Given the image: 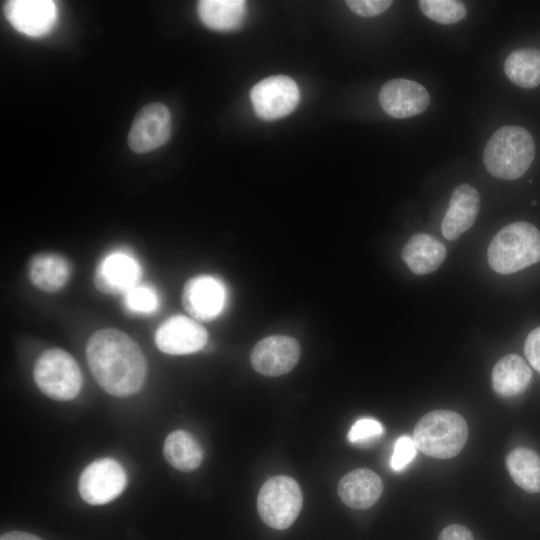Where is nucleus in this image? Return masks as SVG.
Segmentation results:
<instances>
[{
    "label": "nucleus",
    "mask_w": 540,
    "mask_h": 540,
    "mask_svg": "<svg viewBox=\"0 0 540 540\" xmlns=\"http://www.w3.org/2000/svg\"><path fill=\"white\" fill-rule=\"evenodd\" d=\"M90 371L108 394L128 397L143 386L147 373L144 354L126 333L106 328L96 331L86 345Z\"/></svg>",
    "instance_id": "obj_1"
},
{
    "label": "nucleus",
    "mask_w": 540,
    "mask_h": 540,
    "mask_svg": "<svg viewBox=\"0 0 540 540\" xmlns=\"http://www.w3.org/2000/svg\"><path fill=\"white\" fill-rule=\"evenodd\" d=\"M171 131L169 109L160 102H152L136 114L128 134V145L136 153L150 152L164 145Z\"/></svg>",
    "instance_id": "obj_10"
},
{
    "label": "nucleus",
    "mask_w": 540,
    "mask_h": 540,
    "mask_svg": "<svg viewBox=\"0 0 540 540\" xmlns=\"http://www.w3.org/2000/svg\"><path fill=\"white\" fill-rule=\"evenodd\" d=\"M124 468L112 458H101L90 463L81 473L78 490L84 501L102 505L117 498L125 489Z\"/></svg>",
    "instance_id": "obj_8"
},
{
    "label": "nucleus",
    "mask_w": 540,
    "mask_h": 540,
    "mask_svg": "<svg viewBox=\"0 0 540 540\" xmlns=\"http://www.w3.org/2000/svg\"><path fill=\"white\" fill-rule=\"evenodd\" d=\"M346 4L355 14L374 17L386 11L392 4L390 0H349Z\"/></svg>",
    "instance_id": "obj_29"
},
{
    "label": "nucleus",
    "mask_w": 540,
    "mask_h": 540,
    "mask_svg": "<svg viewBox=\"0 0 540 540\" xmlns=\"http://www.w3.org/2000/svg\"><path fill=\"white\" fill-rule=\"evenodd\" d=\"M535 156V142L524 128L506 125L488 140L483 161L488 172L496 178L515 180L529 169Z\"/></svg>",
    "instance_id": "obj_2"
},
{
    "label": "nucleus",
    "mask_w": 540,
    "mask_h": 540,
    "mask_svg": "<svg viewBox=\"0 0 540 540\" xmlns=\"http://www.w3.org/2000/svg\"><path fill=\"white\" fill-rule=\"evenodd\" d=\"M206 328L185 315H173L155 332V343L160 351L170 355H186L201 350L207 343Z\"/></svg>",
    "instance_id": "obj_11"
},
{
    "label": "nucleus",
    "mask_w": 540,
    "mask_h": 540,
    "mask_svg": "<svg viewBox=\"0 0 540 540\" xmlns=\"http://www.w3.org/2000/svg\"><path fill=\"white\" fill-rule=\"evenodd\" d=\"M33 376L41 392L58 401L75 398L83 383L81 370L75 359L59 348L48 349L39 356Z\"/></svg>",
    "instance_id": "obj_5"
},
{
    "label": "nucleus",
    "mask_w": 540,
    "mask_h": 540,
    "mask_svg": "<svg viewBox=\"0 0 540 540\" xmlns=\"http://www.w3.org/2000/svg\"><path fill=\"white\" fill-rule=\"evenodd\" d=\"M29 279L40 290L53 293L68 282L71 268L69 262L56 253H41L29 262Z\"/></svg>",
    "instance_id": "obj_20"
},
{
    "label": "nucleus",
    "mask_w": 540,
    "mask_h": 540,
    "mask_svg": "<svg viewBox=\"0 0 540 540\" xmlns=\"http://www.w3.org/2000/svg\"><path fill=\"white\" fill-rule=\"evenodd\" d=\"M300 358L298 341L286 335H273L260 340L252 349L250 362L258 373L276 377L290 372Z\"/></svg>",
    "instance_id": "obj_12"
},
{
    "label": "nucleus",
    "mask_w": 540,
    "mask_h": 540,
    "mask_svg": "<svg viewBox=\"0 0 540 540\" xmlns=\"http://www.w3.org/2000/svg\"><path fill=\"white\" fill-rule=\"evenodd\" d=\"M507 470L514 482L529 493L540 492V457L529 448L519 447L506 457Z\"/></svg>",
    "instance_id": "obj_23"
},
{
    "label": "nucleus",
    "mask_w": 540,
    "mask_h": 540,
    "mask_svg": "<svg viewBox=\"0 0 540 540\" xmlns=\"http://www.w3.org/2000/svg\"><path fill=\"white\" fill-rule=\"evenodd\" d=\"M506 76L519 87L534 88L540 84V50L518 49L504 62Z\"/></svg>",
    "instance_id": "obj_24"
},
{
    "label": "nucleus",
    "mask_w": 540,
    "mask_h": 540,
    "mask_svg": "<svg viewBox=\"0 0 540 540\" xmlns=\"http://www.w3.org/2000/svg\"><path fill=\"white\" fill-rule=\"evenodd\" d=\"M438 540H474V538L466 527L452 524L442 530Z\"/></svg>",
    "instance_id": "obj_31"
},
{
    "label": "nucleus",
    "mask_w": 540,
    "mask_h": 540,
    "mask_svg": "<svg viewBox=\"0 0 540 540\" xmlns=\"http://www.w3.org/2000/svg\"><path fill=\"white\" fill-rule=\"evenodd\" d=\"M524 352L531 366L540 373V326L528 334Z\"/></svg>",
    "instance_id": "obj_30"
},
{
    "label": "nucleus",
    "mask_w": 540,
    "mask_h": 540,
    "mask_svg": "<svg viewBox=\"0 0 540 540\" xmlns=\"http://www.w3.org/2000/svg\"><path fill=\"white\" fill-rule=\"evenodd\" d=\"M480 210L478 191L469 184H460L452 192L441 223L447 240H455L474 224Z\"/></svg>",
    "instance_id": "obj_16"
},
{
    "label": "nucleus",
    "mask_w": 540,
    "mask_h": 540,
    "mask_svg": "<svg viewBox=\"0 0 540 540\" xmlns=\"http://www.w3.org/2000/svg\"><path fill=\"white\" fill-rule=\"evenodd\" d=\"M141 268L138 262L124 252H113L97 265L93 282L105 294H126L138 285Z\"/></svg>",
    "instance_id": "obj_15"
},
{
    "label": "nucleus",
    "mask_w": 540,
    "mask_h": 540,
    "mask_svg": "<svg viewBox=\"0 0 540 540\" xmlns=\"http://www.w3.org/2000/svg\"><path fill=\"white\" fill-rule=\"evenodd\" d=\"M379 102L389 116L403 119L423 113L429 105L430 96L420 83L395 78L381 87Z\"/></svg>",
    "instance_id": "obj_13"
},
{
    "label": "nucleus",
    "mask_w": 540,
    "mask_h": 540,
    "mask_svg": "<svg viewBox=\"0 0 540 540\" xmlns=\"http://www.w3.org/2000/svg\"><path fill=\"white\" fill-rule=\"evenodd\" d=\"M384 433L382 424L373 418L357 420L348 432V440L353 444H367Z\"/></svg>",
    "instance_id": "obj_27"
},
{
    "label": "nucleus",
    "mask_w": 540,
    "mask_h": 540,
    "mask_svg": "<svg viewBox=\"0 0 540 540\" xmlns=\"http://www.w3.org/2000/svg\"><path fill=\"white\" fill-rule=\"evenodd\" d=\"M181 301L186 312L198 322L217 318L227 302L224 283L211 275L194 276L184 284Z\"/></svg>",
    "instance_id": "obj_9"
},
{
    "label": "nucleus",
    "mask_w": 540,
    "mask_h": 540,
    "mask_svg": "<svg viewBox=\"0 0 540 540\" xmlns=\"http://www.w3.org/2000/svg\"><path fill=\"white\" fill-rule=\"evenodd\" d=\"M163 453L173 468L184 472L197 469L203 460L201 445L184 430H176L168 434L164 441Z\"/></svg>",
    "instance_id": "obj_22"
},
{
    "label": "nucleus",
    "mask_w": 540,
    "mask_h": 540,
    "mask_svg": "<svg viewBox=\"0 0 540 540\" xmlns=\"http://www.w3.org/2000/svg\"><path fill=\"white\" fill-rule=\"evenodd\" d=\"M10 24L30 37L47 34L57 19V7L51 0H11L4 6Z\"/></svg>",
    "instance_id": "obj_14"
},
{
    "label": "nucleus",
    "mask_w": 540,
    "mask_h": 540,
    "mask_svg": "<svg viewBox=\"0 0 540 540\" xmlns=\"http://www.w3.org/2000/svg\"><path fill=\"white\" fill-rule=\"evenodd\" d=\"M0 540H42L36 535L22 531H11L2 534Z\"/></svg>",
    "instance_id": "obj_32"
},
{
    "label": "nucleus",
    "mask_w": 540,
    "mask_h": 540,
    "mask_svg": "<svg viewBox=\"0 0 540 540\" xmlns=\"http://www.w3.org/2000/svg\"><path fill=\"white\" fill-rule=\"evenodd\" d=\"M532 379V371L524 359L516 354H507L495 364L492 370V385L496 393L503 397H513L523 393Z\"/></svg>",
    "instance_id": "obj_19"
},
{
    "label": "nucleus",
    "mask_w": 540,
    "mask_h": 540,
    "mask_svg": "<svg viewBox=\"0 0 540 540\" xmlns=\"http://www.w3.org/2000/svg\"><path fill=\"white\" fill-rule=\"evenodd\" d=\"M124 304L134 313L147 314L157 309L158 297L151 287L138 284L124 294Z\"/></svg>",
    "instance_id": "obj_26"
},
{
    "label": "nucleus",
    "mask_w": 540,
    "mask_h": 540,
    "mask_svg": "<svg viewBox=\"0 0 540 540\" xmlns=\"http://www.w3.org/2000/svg\"><path fill=\"white\" fill-rule=\"evenodd\" d=\"M383 492L379 475L370 469L360 468L347 473L338 484L341 500L354 509H367L374 505Z\"/></svg>",
    "instance_id": "obj_17"
},
{
    "label": "nucleus",
    "mask_w": 540,
    "mask_h": 540,
    "mask_svg": "<svg viewBox=\"0 0 540 540\" xmlns=\"http://www.w3.org/2000/svg\"><path fill=\"white\" fill-rule=\"evenodd\" d=\"M418 4L426 17L439 24H454L466 16V7L461 1L420 0Z\"/></svg>",
    "instance_id": "obj_25"
},
{
    "label": "nucleus",
    "mask_w": 540,
    "mask_h": 540,
    "mask_svg": "<svg viewBox=\"0 0 540 540\" xmlns=\"http://www.w3.org/2000/svg\"><path fill=\"white\" fill-rule=\"evenodd\" d=\"M487 259L500 274L520 271L540 260V232L531 223L517 221L503 227L491 240Z\"/></svg>",
    "instance_id": "obj_3"
},
{
    "label": "nucleus",
    "mask_w": 540,
    "mask_h": 540,
    "mask_svg": "<svg viewBox=\"0 0 540 540\" xmlns=\"http://www.w3.org/2000/svg\"><path fill=\"white\" fill-rule=\"evenodd\" d=\"M468 425L458 413L450 410H434L419 419L413 439L424 454L449 459L456 456L466 444Z\"/></svg>",
    "instance_id": "obj_4"
},
{
    "label": "nucleus",
    "mask_w": 540,
    "mask_h": 540,
    "mask_svg": "<svg viewBox=\"0 0 540 540\" xmlns=\"http://www.w3.org/2000/svg\"><path fill=\"white\" fill-rule=\"evenodd\" d=\"M250 99L256 115L263 120L272 121L287 116L296 108L300 92L293 79L275 75L253 86Z\"/></svg>",
    "instance_id": "obj_7"
},
{
    "label": "nucleus",
    "mask_w": 540,
    "mask_h": 540,
    "mask_svg": "<svg viewBox=\"0 0 540 540\" xmlns=\"http://www.w3.org/2000/svg\"><path fill=\"white\" fill-rule=\"evenodd\" d=\"M417 446L412 437L404 435L399 437L395 444L390 459V467L396 472L404 470L415 459Z\"/></svg>",
    "instance_id": "obj_28"
},
{
    "label": "nucleus",
    "mask_w": 540,
    "mask_h": 540,
    "mask_svg": "<svg viewBox=\"0 0 540 540\" xmlns=\"http://www.w3.org/2000/svg\"><path fill=\"white\" fill-rule=\"evenodd\" d=\"M302 508V492L297 481L289 476L269 478L260 488L257 509L262 521L274 529H287Z\"/></svg>",
    "instance_id": "obj_6"
},
{
    "label": "nucleus",
    "mask_w": 540,
    "mask_h": 540,
    "mask_svg": "<svg viewBox=\"0 0 540 540\" xmlns=\"http://www.w3.org/2000/svg\"><path fill=\"white\" fill-rule=\"evenodd\" d=\"M401 256L413 273L425 275L439 268L446 258V249L436 237L418 233L405 244Z\"/></svg>",
    "instance_id": "obj_18"
},
{
    "label": "nucleus",
    "mask_w": 540,
    "mask_h": 540,
    "mask_svg": "<svg viewBox=\"0 0 540 540\" xmlns=\"http://www.w3.org/2000/svg\"><path fill=\"white\" fill-rule=\"evenodd\" d=\"M202 23L215 31L238 29L246 16V2L242 0H202L197 4Z\"/></svg>",
    "instance_id": "obj_21"
}]
</instances>
